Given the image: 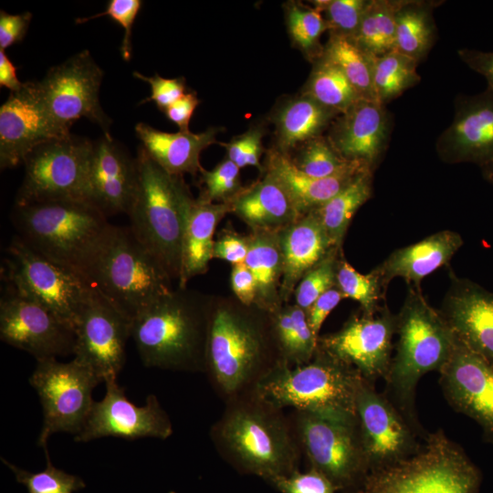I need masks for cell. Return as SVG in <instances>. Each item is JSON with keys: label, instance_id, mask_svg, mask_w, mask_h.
<instances>
[{"label": "cell", "instance_id": "obj_1", "mask_svg": "<svg viewBox=\"0 0 493 493\" xmlns=\"http://www.w3.org/2000/svg\"><path fill=\"white\" fill-rule=\"evenodd\" d=\"M279 361L272 313L236 298H213L205 372L220 393L233 399L252 390Z\"/></svg>", "mask_w": 493, "mask_h": 493}, {"label": "cell", "instance_id": "obj_2", "mask_svg": "<svg viewBox=\"0 0 493 493\" xmlns=\"http://www.w3.org/2000/svg\"><path fill=\"white\" fill-rule=\"evenodd\" d=\"M210 435L218 451L242 473L268 482L298 470L300 448L289 423L281 410L252 391L246 398L230 399Z\"/></svg>", "mask_w": 493, "mask_h": 493}, {"label": "cell", "instance_id": "obj_3", "mask_svg": "<svg viewBox=\"0 0 493 493\" xmlns=\"http://www.w3.org/2000/svg\"><path fill=\"white\" fill-rule=\"evenodd\" d=\"M212 297L178 288L131 321V334L146 367L205 372Z\"/></svg>", "mask_w": 493, "mask_h": 493}, {"label": "cell", "instance_id": "obj_4", "mask_svg": "<svg viewBox=\"0 0 493 493\" xmlns=\"http://www.w3.org/2000/svg\"><path fill=\"white\" fill-rule=\"evenodd\" d=\"M396 320L398 339L395 354L383 379V393L418 431L427 434L416 414V387L422 376L439 372L447 362L455 334L418 286L408 285Z\"/></svg>", "mask_w": 493, "mask_h": 493}, {"label": "cell", "instance_id": "obj_5", "mask_svg": "<svg viewBox=\"0 0 493 493\" xmlns=\"http://www.w3.org/2000/svg\"><path fill=\"white\" fill-rule=\"evenodd\" d=\"M17 236L49 260L83 276L111 224L83 199H52L16 205Z\"/></svg>", "mask_w": 493, "mask_h": 493}, {"label": "cell", "instance_id": "obj_6", "mask_svg": "<svg viewBox=\"0 0 493 493\" xmlns=\"http://www.w3.org/2000/svg\"><path fill=\"white\" fill-rule=\"evenodd\" d=\"M83 277L131 321L154 301L173 290V279L130 227L112 225L86 267Z\"/></svg>", "mask_w": 493, "mask_h": 493}, {"label": "cell", "instance_id": "obj_7", "mask_svg": "<svg viewBox=\"0 0 493 493\" xmlns=\"http://www.w3.org/2000/svg\"><path fill=\"white\" fill-rule=\"evenodd\" d=\"M136 163L138 181L127 213L130 229L172 279H179L185 210L190 192L182 176L160 167L141 146Z\"/></svg>", "mask_w": 493, "mask_h": 493}, {"label": "cell", "instance_id": "obj_8", "mask_svg": "<svg viewBox=\"0 0 493 493\" xmlns=\"http://www.w3.org/2000/svg\"><path fill=\"white\" fill-rule=\"evenodd\" d=\"M364 378L317 346L312 360L290 366L278 362L252 388L264 403L281 410L356 416L355 400Z\"/></svg>", "mask_w": 493, "mask_h": 493}, {"label": "cell", "instance_id": "obj_9", "mask_svg": "<svg viewBox=\"0 0 493 493\" xmlns=\"http://www.w3.org/2000/svg\"><path fill=\"white\" fill-rule=\"evenodd\" d=\"M481 481L465 450L439 429L414 456L370 472L356 493H479Z\"/></svg>", "mask_w": 493, "mask_h": 493}, {"label": "cell", "instance_id": "obj_10", "mask_svg": "<svg viewBox=\"0 0 493 493\" xmlns=\"http://www.w3.org/2000/svg\"><path fill=\"white\" fill-rule=\"evenodd\" d=\"M294 433L313 468L340 493H356L368 474L356 416L296 411Z\"/></svg>", "mask_w": 493, "mask_h": 493}, {"label": "cell", "instance_id": "obj_11", "mask_svg": "<svg viewBox=\"0 0 493 493\" xmlns=\"http://www.w3.org/2000/svg\"><path fill=\"white\" fill-rule=\"evenodd\" d=\"M6 264L12 289L42 305L75 330L92 292L83 276L37 253L17 236L7 248Z\"/></svg>", "mask_w": 493, "mask_h": 493}, {"label": "cell", "instance_id": "obj_12", "mask_svg": "<svg viewBox=\"0 0 493 493\" xmlns=\"http://www.w3.org/2000/svg\"><path fill=\"white\" fill-rule=\"evenodd\" d=\"M37 362L29 383L43 409L37 446L45 449L52 435L63 432L75 436L82 430L94 403L92 391L101 382L74 358L68 362L56 358Z\"/></svg>", "mask_w": 493, "mask_h": 493}, {"label": "cell", "instance_id": "obj_13", "mask_svg": "<svg viewBox=\"0 0 493 493\" xmlns=\"http://www.w3.org/2000/svg\"><path fill=\"white\" fill-rule=\"evenodd\" d=\"M92 141L70 134L34 148L24 159L25 175L16 203L84 199Z\"/></svg>", "mask_w": 493, "mask_h": 493}, {"label": "cell", "instance_id": "obj_14", "mask_svg": "<svg viewBox=\"0 0 493 493\" xmlns=\"http://www.w3.org/2000/svg\"><path fill=\"white\" fill-rule=\"evenodd\" d=\"M355 412L369 473L393 466L416 454L428 433L418 431L372 383L359 386Z\"/></svg>", "mask_w": 493, "mask_h": 493}, {"label": "cell", "instance_id": "obj_15", "mask_svg": "<svg viewBox=\"0 0 493 493\" xmlns=\"http://www.w3.org/2000/svg\"><path fill=\"white\" fill-rule=\"evenodd\" d=\"M103 71L89 50H82L48 69L37 81L42 100L55 121L70 132L73 123L86 118L110 135L111 120L100 102Z\"/></svg>", "mask_w": 493, "mask_h": 493}, {"label": "cell", "instance_id": "obj_16", "mask_svg": "<svg viewBox=\"0 0 493 493\" xmlns=\"http://www.w3.org/2000/svg\"><path fill=\"white\" fill-rule=\"evenodd\" d=\"M396 321V314L384 302L374 312L360 310L339 330L320 336L318 347L374 383L388 373Z\"/></svg>", "mask_w": 493, "mask_h": 493}, {"label": "cell", "instance_id": "obj_17", "mask_svg": "<svg viewBox=\"0 0 493 493\" xmlns=\"http://www.w3.org/2000/svg\"><path fill=\"white\" fill-rule=\"evenodd\" d=\"M74 359L105 382L117 378L126 360L131 320L93 288L75 326Z\"/></svg>", "mask_w": 493, "mask_h": 493}, {"label": "cell", "instance_id": "obj_18", "mask_svg": "<svg viewBox=\"0 0 493 493\" xmlns=\"http://www.w3.org/2000/svg\"><path fill=\"white\" fill-rule=\"evenodd\" d=\"M105 383V395L94 401L84 427L74 436L76 442L108 436L166 439L173 434L172 422L154 394H149L145 404L138 406L126 397L117 378H110Z\"/></svg>", "mask_w": 493, "mask_h": 493}, {"label": "cell", "instance_id": "obj_19", "mask_svg": "<svg viewBox=\"0 0 493 493\" xmlns=\"http://www.w3.org/2000/svg\"><path fill=\"white\" fill-rule=\"evenodd\" d=\"M10 289L0 301L1 341L37 361L74 354V330L42 305Z\"/></svg>", "mask_w": 493, "mask_h": 493}, {"label": "cell", "instance_id": "obj_20", "mask_svg": "<svg viewBox=\"0 0 493 493\" xmlns=\"http://www.w3.org/2000/svg\"><path fill=\"white\" fill-rule=\"evenodd\" d=\"M71 133L61 128L49 114L40 95L37 81L24 82L10 92L0 108V166L23 164L37 146Z\"/></svg>", "mask_w": 493, "mask_h": 493}, {"label": "cell", "instance_id": "obj_21", "mask_svg": "<svg viewBox=\"0 0 493 493\" xmlns=\"http://www.w3.org/2000/svg\"><path fill=\"white\" fill-rule=\"evenodd\" d=\"M439 373L450 406L474 420L483 440L493 445V365L455 336L451 355Z\"/></svg>", "mask_w": 493, "mask_h": 493}, {"label": "cell", "instance_id": "obj_22", "mask_svg": "<svg viewBox=\"0 0 493 493\" xmlns=\"http://www.w3.org/2000/svg\"><path fill=\"white\" fill-rule=\"evenodd\" d=\"M438 157L446 163L482 166L493 160V90L456 98L451 124L435 142Z\"/></svg>", "mask_w": 493, "mask_h": 493}, {"label": "cell", "instance_id": "obj_23", "mask_svg": "<svg viewBox=\"0 0 493 493\" xmlns=\"http://www.w3.org/2000/svg\"><path fill=\"white\" fill-rule=\"evenodd\" d=\"M138 181L136 158L110 135L92 142L84 199L109 215L127 214Z\"/></svg>", "mask_w": 493, "mask_h": 493}, {"label": "cell", "instance_id": "obj_24", "mask_svg": "<svg viewBox=\"0 0 493 493\" xmlns=\"http://www.w3.org/2000/svg\"><path fill=\"white\" fill-rule=\"evenodd\" d=\"M390 133L385 106L359 100L332 121L326 137L343 159L373 172L387 149Z\"/></svg>", "mask_w": 493, "mask_h": 493}, {"label": "cell", "instance_id": "obj_25", "mask_svg": "<svg viewBox=\"0 0 493 493\" xmlns=\"http://www.w3.org/2000/svg\"><path fill=\"white\" fill-rule=\"evenodd\" d=\"M449 278L441 315L459 341L493 365V292L451 269Z\"/></svg>", "mask_w": 493, "mask_h": 493}, {"label": "cell", "instance_id": "obj_26", "mask_svg": "<svg viewBox=\"0 0 493 493\" xmlns=\"http://www.w3.org/2000/svg\"><path fill=\"white\" fill-rule=\"evenodd\" d=\"M463 243L457 232L442 230L393 250L372 271L386 288L396 278L404 279L408 285L421 287L420 283L425 278L448 266Z\"/></svg>", "mask_w": 493, "mask_h": 493}, {"label": "cell", "instance_id": "obj_27", "mask_svg": "<svg viewBox=\"0 0 493 493\" xmlns=\"http://www.w3.org/2000/svg\"><path fill=\"white\" fill-rule=\"evenodd\" d=\"M283 260L280 299L287 301L303 276L335 247L315 211L279 231Z\"/></svg>", "mask_w": 493, "mask_h": 493}, {"label": "cell", "instance_id": "obj_28", "mask_svg": "<svg viewBox=\"0 0 493 493\" xmlns=\"http://www.w3.org/2000/svg\"><path fill=\"white\" fill-rule=\"evenodd\" d=\"M232 212L230 203H213L200 197L188 201L182 241L179 288L205 273L213 257L214 234L218 223Z\"/></svg>", "mask_w": 493, "mask_h": 493}, {"label": "cell", "instance_id": "obj_29", "mask_svg": "<svg viewBox=\"0 0 493 493\" xmlns=\"http://www.w3.org/2000/svg\"><path fill=\"white\" fill-rule=\"evenodd\" d=\"M135 133L146 153L173 176L200 172L203 169L199 161L201 152L217 143L216 128H208L200 133L190 131L171 133L139 122Z\"/></svg>", "mask_w": 493, "mask_h": 493}, {"label": "cell", "instance_id": "obj_30", "mask_svg": "<svg viewBox=\"0 0 493 493\" xmlns=\"http://www.w3.org/2000/svg\"><path fill=\"white\" fill-rule=\"evenodd\" d=\"M365 171L371 170L360 168L331 177L315 178L299 170L290 157L278 149L269 150L266 160V173L284 188L302 215L321 206Z\"/></svg>", "mask_w": 493, "mask_h": 493}, {"label": "cell", "instance_id": "obj_31", "mask_svg": "<svg viewBox=\"0 0 493 493\" xmlns=\"http://www.w3.org/2000/svg\"><path fill=\"white\" fill-rule=\"evenodd\" d=\"M230 204L232 212L252 230L278 232L302 216L284 188L267 173Z\"/></svg>", "mask_w": 493, "mask_h": 493}, {"label": "cell", "instance_id": "obj_32", "mask_svg": "<svg viewBox=\"0 0 493 493\" xmlns=\"http://www.w3.org/2000/svg\"><path fill=\"white\" fill-rule=\"evenodd\" d=\"M339 115L303 92L290 98L274 116L277 149L289 154L303 142L323 135Z\"/></svg>", "mask_w": 493, "mask_h": 493}, {"label": "cell", "instance_id": "obj_33", "mask_svg": "<svg viewBox=\"0 0 493 493\" xmlns=\"http://www.w3.org/2000/svg\"><path fill=\"white\" fill-rule=\"evenodd\" d=\"M248 252L245 264L255 277V305L270 313L282 307L280 287L283 260L279 231L252 230L247 236Z\"/></svg>", "mask_w": 493, "mask_h": 493}, {"label": "cell", "instance_id": "obj_34", "mask_svg": "<svg viewBox=\"0 0 493 493\" xmlns=\"http://www.w3.org/2000/svg\"><path fill=\"white\" fill-rule=\"evenodd\" d=\"M437 2L404 0L396 16L394 50L421 62L436 39L433 10Z\"/></svg>", "mask_w": 493, "mask_h": 493}, {"label": "cell", "instance_id": "obj_35", "mask_svg": "<svg viewBox=\"0 0 493 493\" xmlns=\"http://www.w3.org/2000/svg\"><path fill=\"white\" fill-rule=\"evenodd\" d=\"M372 173H360L348 186L315 209L331 244L341 248L350 223L359 210L372 195Z\"/></svg>", "mask_w": 493, "mask_h": 493}, {"label": "cell", "instance_id": "obj_36", "mask_svg": "<svg viewBox=\"0 0 493 493\" xmlns=\"http://www.w3.org/2000/svg\"><path fill=\"white\" fill-rule=\"evenodd\" d=\"M322 55L343 72L362 100L377 101L372 78L374 57L352 37L330 34Z\"/></svg>", "mask_w": 493, "mask_h": 493}, {"label": "cell", "instance_id": "obj_37", "mask_svg": "<svg viewBox=\"0 0 493 493\" xmlns=\"http://www.w3.org/2000/svg\"><path fill=\"white\" fill-rule=\"evenodd\" d=\"M404 0H369L353 38L369 55L378 58L395 47L396 16Z\"/></svg>", "mask_w": 493, "mask_h": 493}, {"label": "cell", "instance_id": "obj_38", "mask_svg": "<svg viewBox=\"0 0 493 493\" xmlns=\"http://www.w3.org/2000/svg\"><path fill=\"white\" fill-rule=\"evenodd\" d=\"M302 92L339 114L362 100L343 72L323 55L313 62Z\"/></svg>", "mask_w": 493, "mask_h": 493}, {"label": "cell", "instance_id": "obj_39", "mask_svg": "<svg viewBox=\"0 0 493 493\" xmlns=\"http://www.w3.org/2000/svg\"><path fill=\"white\" fill-rule=\"evenodd\" d=\"M418 63L392 50L373 60V89L379 103L386 105L421 79L416 71Z\"/></svg>", "mask_w": 493, "mask_h": 493}, {"label": "cell", "instance_id": "obj_40", "mask_svg": "<svg viewBox=\"0 0 493 493\" xmlns=\"http://www.w3.org/2000/svg\"><path fill=\"white\" fill-rule=\"evenodd\" d=\"M284 10L292 42L309 60L316 61L322 56L324 49L320 41V37L328 30L322 14L298 1L287 2Z\"/></svg>", "mask_w": 493, "mask_h": 493}, {"label": "cell", "instance_id": "obj_41", "mask_svg": "<svg viewBox=\"0 0 493 493\" xmlns=\"http://www.w3.org/2000/svg\"><path fill=\"white\" fill-rule=\"evenodd\" d=\"M296 149L298 151L293 157L288 155L299 170L311 177L327 178L355 169H368L360 163L343 159L326 135L312 138Z\"/></svg>", "mask_w": 493, "mask_h": 493}, {"label": "cell", "instance_id": "obj_42", "mask_svg": "<svg viewBox=\"0 0 493 493\" xmlns=\"http://www.w3.org/2000/svg\"><path fill=\"white\" fill-rule=\"evenodd\" d=\"M336 287L344 298L360 304L361 310L372 313L385 301L387 288L379 277L371 270L367 274L357 271L341 254L336 270Z\"/></svg>", "mask_w": 493, "mask_h": 493}, {"label": "cell", "instance_id": "obj_43", "mask_svg": "<svg viewBox=\"0 0 493 493\" xmlns=\"http://www.w3.org/2000/svg\"><path fill=\"white\" fill-rule=\"evenodd\" d=\"M44 450L46 467L40 472H29L3 457L1 460L14 473L16 481L26 488L28 493H74L85 488L86 484L80 477L54 467L47 447Z\"/></svg>", "mask_w": 493, "mask_h": 493}, {"label": "cell", "instance_id": "obj_44", "mask_svg": "<svg viewBox=\"0 0 493 493\" xmlns=\"http://www.w3.org/2000/svg\"><path fill=\"white\" fill-rule=\"evenodd\" d=\"M341 248H334L318 265L308 271L295 288L296 305L306 313L325 291L336 286V270Z\"/></svg>", "mask_w": 493, "mask_h": 493}, {"label": "cell", "instance_id": "obj_45", "mask_svg": "<svg viewBox=\"0 0 493 493\" xmlns=\"http://www.w3.org/2000/svg\"><path fill=\"white\" fill-rule=\"evenodd\" d=\"M313 7L325 19L330 34L354 38L364 14L367 0H316Z\"/></svg>", "mask_w": 493, "mask_h": 493}, {"label": "cell", "instance_id": "obj_46", "mask_svg": "<svg viewBox=\"0 0 493 493\" xmlns=\"http://www.w3.org/2000/svg\"><path fill=\"white\" fill-rule=\"evenodd\" d=\"M200 173L204 188L199 197L208 202L230 203L244 189L240 184V168L228 158L213 170L202 169Z\"/></svg>", "mask_w": 493, "mask_h": 493}, {"label": "cell", "instance_id": "obj_47", "mask_svg": "<svg viewBox=\"0 0 493 493\" xmlns=\"http://www.w3.org/2000/svg\"><path fill=\"white\" fill-rule=\"evenodd\" d=\"M142 4L143 2L141 0H110L106 10L89 17L77 18L76 23L83 24L103 16H110L124 28L120 51L122 58L125 61H130L131 57V29Z\"/></svg>", "mask_w": 493, "mask_h": 493}, {"label": "cell", "instance_id": "obj_48", "mask_svg": "<svg viewBox=\"0 0 493 493\" xmlns=\"http://www.w3.org/2000/svg\"><path fill=\"white\" fill-rule=\"evenodd\" d=\"M263 135L261 128H251L229 142H220V145L226 148V158L240 169L249 165L263 171L260 163V157L264 152Z\"/></svg>", "mask_w": 493, "mask_h": 493}, {"label": "cell", "instance_id": "obj_49", "mask_svg": "<svg viewBox=\"0 0 493 493\" xmlns=\"http://www.w3.org/2000/svg\"><path fill=\"white\" fill-rule=\"evenodd\" d=\"M267 483L280 493H338L335 486L313 468L306 472L298 469L289 476L276 477Z\"/></svg>", "mask_w": 493, "mask_h": 493}, {"label": "cell", "instance_id": "obj_50", "mask_svg": "<svg viewBox=\"0 0 493 493\" xmlns=\"http://www.w3.org/2000/svg\"><path fill=\"white\" fill-rule=\"evenodd\" d=\"M133 76L146 81L151 87V96L142 100L141 103L153 101L162 112L186 93V82L183 77L164 79L159 74L146 77L137 71L133 72Z\"/></svg>", "mask_w": 493, "mask_h": 493}, {"label": "cell", "instance_id": "obj_51", "mask_svg": "<svg viewBox=\"0 0 493 493\" xmlns=\"http://www.w3.org/2000/svg\"><path fill=\"white\" fill-rule=\"evenodd\" d=\"M32 14L25 12L19 15H10L5 11L0 12V49L5 50L20 42L25 37Z\"/></svg>", "mask_w": 493, "mask_h": 493}, {"label": "cell", "instance_id": "obj_52", "mask_svg": "<svg viewBox=\"0 0 493 493\" xmlns=\"http://www.w3.org/2000/svg\"><path fill=\"white\" fill-rule=\"evenodd\" d=\"M247 252V236L227 232L215 241L213 257L236 265L245 262Z\"/></svg>", "mask_w": 493, "mask_h": 493}, {"label": "cell", "instance_id": "obj_53", "mask_svg": "<svg viewBox=\"0 0 493 493\" xmlns=\"http://www.w3.org/2000/svg\"><path fill=\"white\" fill-rule=\"evenodd\" d=\"M343 299L345 298L341 291L334 286L320 295L307 311L309 324L318 339L324 320Z\"/></svg>", "mask_w": 493, "mask_h": 493}, {"label": "cell", "instance_id": "obj_54", "mask_svg": "<svg viewBox=\"0 0 493 493\" xmlns=\"http://www.w3.org/2000/svg\"><path fill=\"white\" fill-rule=\"evenodd\" d=\"M231 287L236 298L244 305L252 306L257 299V283L254 275L244 263L233 265Z\"/></svg>", "mask_w": 493, "mask_h": 493}, {"label": "cell", "instance_id": "obj_55", "mask_svg": "<svg viewBox=\"0 0 493 493\" xmlns=\"http://www.w3.org/2000/svg\"><path fill=\"white\" fill-rule=\"evenodd\" d=\"M199 103L200 100L196 93L189 91L169 106L163 113L179 127L180 131H189L190 120Z\"/></svg>", "mask_w": 493, "mask_h": 493}, {"label": "cell", "instance_id": "obj_56", "mask_svg": "<svg viewBox=\"0 0 493 493\" xmlns=\"http://www.w3.org/2000/svg\"><path fill=\"white\" fill-rule=\"evenodd\" d=\"M457 54L467 67L487 79L488 88L493 90V52L461 48Z\"/></svg>", "mask_w": 493, "mask_h": 493}, {"label": "cell", "instance_id": "obj_57", "mask_svg": "<svg viewBox=\"0 0 493 493\" xmlns=\"http://www.w3.org/2000/svg\"><path fill=\"white\" fill-rule=\"evenodd\" d=\"M24 85L16 75V68L8 58L5 50L0 49V86L5 87L10 92L19 90Z\"/></svg>", "mask_w": 493, "mask_h": 493}, {"label": "cell", "instance_id": "obj_58", "mask_svg": "<svg viewBox=\"0 0 493 493\" xmlns=\"http://www.w3.org/2000/svg\"><path fill=\"white\" fill-rule=\"evenodd\" d=\"M480 168L483 177L488 183L493 184V160L482 165Z\"/></svg>", "mask_w": 493, "mask_h": 493}, {"label": "cell", "instance_id": "obj_59", "mask_svg": "<svg viewBox=\"0 0 493 493\" xmlns=\"http://www.w3.org/2000/svg\"><path fill=\"white\" fill-rule=\"evenodd\" d=\"M169 493H177V492H175V491H170Z\"/></svg>", "mask_w": 493, "mask_h": 493}]
</instances>
